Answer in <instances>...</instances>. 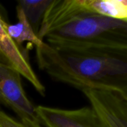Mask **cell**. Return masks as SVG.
I'll use <instances>...</instances> for the list:
<instances>
[{"instance_id":"obj_1","label":"cell","mask_w":127,"mask_h":127,"mask_svg":"<svg viewBox=\"0 0 127 127\" xmlns=\"http://www.w3.org/2000/svg\"><path fill=\"white\" fill-rule=\"evenodd\" d=\"M35 48L39 68L54 81L82 92H127V48L45 41Z\"/></svg>"},{"instance_id":"obj_2","label":"cell","mask_w":127,"mask_h":127,"mask_svg":"<svg viewBox=\"0 0 127 127\" xmlns=\"http://www.w3.org/2000/svg\"><path fill=\"white\" fill-rule=\"evenodd\" d=\"M38 37L48 44H79L127 48V22L88 10L82 0H53Z\"/></svg>"},{"instance_id":"obj_3","label":"cell","mask_w":127,"mask_h":127,"mask_svg":"<svg viewBox=\"0 0 127 127\" xmlns=\"http://www.w3.org/2000/svg\"><path fill=\"white\" fill-rule=\"evenodd\" d=\"M21 77L17 71L0 62V95L5 106L13 110L22 124L28 127H43L36 115L35 106L25 92Z\"/></svg>"},{"instance_id":"obj_4","label":"cell","mask_w":127,"mask_h":127,"mask_svg":"<svg viewBox=\"0 0 127 127\" xmlns=\"http://www.w3.org/2000/svg\"><path fill=\"white\" fill-rule=\"evenodd\" d=\"M83 92L105 127H127V92L89 89Z\"/></svg>"},{"instance_id":"obj_5","label":"cell","mask_w":127,"mask_h":127,"mask_svg":"<svg viewBox=\"0 0 127 127\" xmlns=\"http://www.w3.org/2000/svg\"><path fill=\"white\" fill-rule=\"evenodd\" d=\"M7 24L0 15V62L17 71L40 95L45 96V87L31 65L28 51L10 37L7 31Z\"/></svg>"},{"instance_id":"obj_6","label":"cell","mask_w":127,"mask_h":127,"mask_svg":"<svg viewBox=\"0 0 127 127\" xmlns=\"http://www.w3.org/2000/svg\"><path fill=\"white\" fill-rule=\"evenodd\" d=\"M35 112L41 124L45 127H105L92 106L67 110L37 106Z\"/></svg>"},{"instance_id":"obj_7","label":"cell","mask_w":127,"mask_h":127,"mask_svg":"<svg viewBox=\"0 0 127 127\" xmlns=\"http://www.w3.org/2000/svg\"><path fill=\"white\" fill-rule=\"evenodd\" d=\"M16 16L18 22L15 24H7V31L10 37L19 45L27 42L28 45L36 47L42 41L40 40L28 21L21 7L16 5Z\"/></svg>"},{"instance_id":"obj_8","label":"cell","mask_w":127,"mask_h":127,"mask_svg":"<svg viewBox=\"0 0 127 127\" xmlns=\"http://www.w3.org/2000/svg\"><path fill=\"white\" fill-rule=\"evenodd\" d=\"M83 5L89 10L127 22V0H82Z\"/></svg>"},{"instance_id":"obj_9","label":"cell","mask_w":127,"mask_h":127,"mask_svg":"<svg viewBox=\"0 0 127 127\" xmlns=\"http://www.w3.org/2000/svg\"><path fill=\"white\" fill-rule=\"evenodd\" d=\"M53 0H19L17 2L38 36L45 14Z\"/></svg>"},{"instance_id":"obj_10","label":"cell","mask_w":127,"mask_h":127,"mask_svg":"<svg viewBox=\"0 0 127 127\" xmlns=\"http://www.w3.org/2000/svg\"><path fill=\"white\" fill-rule=\"evenodd\" d=\"M0 127H28L0 110Z\"/></svg>"},{"instance_id":"obj_11","label":"cell","mask_w":127,"mask_h":127,"mask_svg":"<svg viewBox=\"0 0 127 127\" xmlns=\"http://www.w3.org/2000/svg\"><path fill=\"white\" fill-rule=\"evenodd\" d=\"M1 106H5V103H4V100H3L1 96L0 95V110H1Z\"/></svg>"}]
</instances>
